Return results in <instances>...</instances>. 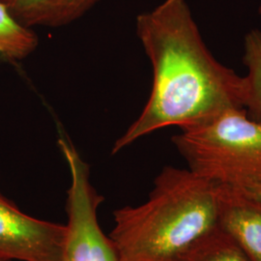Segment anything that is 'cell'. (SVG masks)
Segmentation results:
<instances>
[{
    "label": "cell",
    "mask_w": 261,
    "mask_h": 261,
    "mask_svg": "<svg viewBox=\"0 0 261 261\" xmlns=\"http://www.w3.org/2000/svg\"><path fill=\"white\" fill-rule=\"evenodd\" d=\"M216 226L250 261H261V198L249 192L216 185Z\"/></svg>",
    "instance_id": "6"
},
{
    "label": "cell",
    "mask_w": 261,
    "mask_h": 261,
    "mask_svg": "<svg viewBox=\"0 0 261 261\" xmlns=\"http://www.w3.org/2000/svg\"><path fill=\"white\" fill-rule=\"evenodd\" d=\"M216 185L167 166L140 205L113 212L110 238L121 261H170L216 226Z\"/></svg>",
    "instance_id": "2"
},
{
    "label": "cell",
    "mask_w": 261,
    "mask_h": 261,
    "mask_svg": "<svg viewBox=\"0 0 261 261\" xmlns=\"http://www.w3.org/2000/svg\"><path fill=\"white\" fill-rule=\"evenodd\" d=\"M57 143L70 172L62 261H121L99 223L98 211L105 198L91 182L89 165L66 135H60Z\"/></svg>",
    "instance_id": "4"
},
{
    "label": "cell",
    "mask_w": 261,
    "mask_h": 261,
    "mask_svg": "<svg viewBox=\"0 0 261 261\" xmlns=\"http://www.w3.org/2000/svg\"><path fill=\"white\" fill-rule=\"evenodd\" d=\"M65 224L23 213L0 192V256L13 261H62Z\"/></svg>",
    "instance_id": "5"
},
{
    "label": "cell",
    "mask_w": 261,
    "mask_h": 261,
    "mask_svg": "<svg viewBox=\"0 0 261 261\" xmlns=\"http://www.w3.org/2000/svg\"><path fill=\"white\" fill-rule=\"evenodd\" d=\"M243 46V63L247 68L244 109L252 120L261 123V30H250Z\"/></svg>",
    "instance_id": "10"
},
{
    "label": "cell",
    "mask_w": 261,
    "mask_h": 261,
    "mask_svg": "<svg viewBox=\"0 0 261 261\" xmlns=\"http://www.w3.org/2000/svg\"><path fill=\"white\" fill-rule=\"evenodd\" d=\"M0 261H13V260H10V259H7V258H4V257H2V256H0Z\"/></svg>",
    "instance_id": "12"
},
{
    "label": "cell",
    "mask_w": 261,
    "mask_h": 261,
    "mask_svg": "<svg viewBox=\"0 0 261 261\" xmlns=\"http://www.w3.org/2000/svg\"><path fill=\"white\" fill-rule=\"evenodd\" d=\"M38 45L39 38L34 29L19 22L7 5L0 1V65L25 59L36 50Z\"/></svg>",
    "instance_id": "8"
},
{
    "label": "cell",
    "mask_w": 261,
    "mask_h": 261,
    "mask_svg": "<svg viewBox=\"0 0 261 261\" xmlns=\"http://www.w3.org/2000/svg\"><path fill=\"white\" fill-rule=\"evenodd\" d=\"M0 1H2V2H4V3H6L8 0H0Z\"/></svg>",
    "instance_id": "14"
},
{
    "label": "cell",
    "mask_w": 261,
    "mask_h": 261,
    "mask_svg": "<svg viewBox=\"0 0 261 261\" xmlns=\"http://www.w3.org/2000/svg\"><path fill=\"white\" fill-rule=\"evenodd\" d=\"M179 129L172 143L196 175L246 192L261 186V123L245 109Z\"/></svg>",
    "instance_id": "3"
},
{
    "label": "cell",
    "mask_w": 261,
    "mask_h": 261,
    "mask_svg": "<svg viewBox=\"0 0 261 261\" xmlns=\"http://www.w3.org/2000/svg\"><path fill=\"white\" fill-rule=\"evenodd\" d=\"M101 0H8L13 17L29 28H58L83 18Z\"/></svg>",
    "instance_id": "7"
},
{
    "label": "cell",
    "mask_w": 261,
    "mask_h": 261,
    "mask_svg": "<svg viewBox=\"0 0 261 261\" xmlns=\"http://www.w3.org/2000/svg\"><path fill=\"white\" fill-rule=\"evenodd\" d=\"M136 32L152 66V88L139 117L114 142L112 155L155 130L244 109V76L210 53L186 0H165L140 13Z\"/></svg>",
    "instance_id": "1"
},
{
    "label": "cell",
    "mask_w": 261,
    "mask_h": 261,
    "mask_svg": "<svg viewBox=\"0 0 261 261\" xmlns=\"http://www.w3.org/2000/svg\"><path fill=\"white\" fill-rule=\"evenodd\" d=\"M249 193H250V194H252L253 196H257V197L261 198V186L257 187V188L253 189L252 191H250Z\"/></svg>",
    "instance_id": "11"
},
{
    "label": "cell",
    "mask_w": 261,
    "mask_h": 261,
    "mask_svg": "<svg viewBox=\"0 0 261 261\" xmlns=\"http://www.w3.org/2000/svg\"><path fill=\"white\" fill-rule=\"evenodd\" d=\"M170 261H250L233 240L215 226Z\"/></svg>",
    "instance_id": "9"
},
{
    "label": "cell",
    "mask_w": 261,
    "mask_h": 261,
    "mask_svg": "<svg viewBox=\"0 0 261 261\" xmlns=\"http://www.w3.org/2000/svg\"><path fill=\"white\" fill-rule=\"evenodd\" d=\"M258 13H259V14L261 15V4L260 6H259V8H258Z\"/></svg>",
    "instance_id": "13"
}]
</instances>
